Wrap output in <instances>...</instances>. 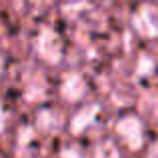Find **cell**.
I'll list each match as a JSON object with an SVG mask.
<instances>
[{
  "label": "cell",
  "mask_w": 158,
  "mask_h": 158,
  "mask_svg": "<svg viewBox=\"0 0 158 158\" xmlns=\"http://www.w3.org/2000/svg\"><path fill=\"white\" fill-rule=\"evenodd\" d=\"M146 134L148 126L144 118L136 112H124L114 122V136L116 142L128 152H140L146 148Z\"/></svg>",
  "instance_id": "1"
},
{
  "label": "cell",
  "mask_w": 158,
  "mask_h": 158,
  "mask_svg": "<svg viewBox=\"0 0 158 158\" xmlns=\"http://www.w3.org/2000/svg\"><path fill=\"white\" fill-rule=\"evenodd\" d=\"M66 122H68V118L58 106H40L34 112V130L38 134L56 136L64 130Z\"/></svg>",
  "instance_id": "2"
},
{
  "label": "cell",
  "mask_w": 158,
  "mask_h": 158,
  "mask_svg": "<svg viewBox=\"0 0 158 158\" xmlns=\"http://www.w3.org/2000/svg\"><path fill=\"white\" fill-rule=\"evenodd\" d=\"M88 94V82L82 74L68 72L60 78L58 84V98L64 104H80Z\"/></svg>",
  "instance_id": "3"
},
{
  "label": "cell",
  "mask_w": 158,
  "mask_h": 158,
  "mask_svg": "<svg viewBox=\"0 0 158 158\" xmlns=\"http://www.w3.org/2000/svg\"><path fill=\"white\" fill-rule=\"evenodd\" d=\"M98 116H100V104L88 102V104H82V106L76 108V112L68 118L66 126H68L72 136H82L86 130H90L96 124Z\"/></svg>",
  "instance_id": "4"
},
{
  "label": "cell",
  "mask_w": 158,
  "mask_h": 158,
  "mask_svg": "<svg viewBox=\"0 0 158 158\" xmlns=\"http://www.w3.org/2000/svg\"><path fill=\"white\" fill-rule=\"evenodd\" d=\"M34 48H36V54H38L46 64H56L62 58V40L56 32L50 30V28H42V30H40V34L36 36Z\"/></svg>",
  "instance_id": "5"
},
{
  "label": "cell",
  "mask_w": 158,
  "mask_h": 158,
  "mask_svg": "<svg viewBox=\"0 0 158 158\" xmlns=\"http://www.w3.org/2000/svg\"><path fill=\"white\" fill-rule=\"evenodd\" d=\"M134 26H136V32L144 38L158 36V6L144 4L134 14Z\"/></svg>",
  "instance_id": "6"
},
{
  "label": "cell",
  "mask_w": 158,
  "mask_h": 158,
  "mask_svg": "<svg viewBox=\"0 0 158 158\" xmlns=\"http://www.w3.org/2000/svg\"><path fill=\"white\" fill-rule=\"evenodd\" d=\"M92 158H122V152H120V144L116 140H102V142L96 144L94 148Z\"/></svg>",
  "instance_id": "7"
},
{
  "label": "cell",
  "mask_w": 158,
  "mask_h": 158,
  "mask_svg": "<svg viewBox=\"0 0 158 158\" xmlns=\"http://www.w3.org/2000/svg\"><path fill=\"white\" fill-rule=\"evenodd\" d=\"M60 158H88V156H86V152L80 146L70 144V146H64L60 150Z\"/></svg>",
  "instance_id": "8"
},
{
  "label": "cell",
  "mask_w": 158,
  "mask_h": 158,
  "mask_svg": "<svg viewBox=\"0 0 158 158\" xmlns=\"http://www.w3.org/2000/svg\"><path fill=\"white\" fill-rule=\"evenodd\" d=\"M6 128H8V112L4 108V104L0 102V134H4Z\"/></svg>",
  "instance_id": "9"
},
{
  "label": "cell",
  "mask_w": 158,
  "mask_h": 158,
  "mask_svg": "<svg viewBox=\"0 0 158 158\" xmlns=\"http://www.w3.org/2000/svg\"><path fill=\"white\" fill-rule=\"evenodd\" d=\"M146 158H158V142L150 144V146L146 148Z\"/></svg>",
  "instance_id": "10"
},
{
  "label": "cell",
  "mask_w": 158,
  "mask_h": 158,
  "mask_svg": "<svg viewBox=\"0 0 158 158\" xmlns=\"http://www.w3.org/2000/svg\"><path fill=\"white\" fill-rule=\"evenodd\" d=\"M4 68H6V60H4L2 52H0V82H2V76H4Z\"/></svg>",
  "instance_id": "11"
}]
</instances>
